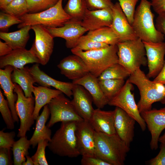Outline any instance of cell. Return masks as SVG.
<instances>
[{"label":"cell","instance_id":"obj_39","mask_svg":"<svg viewBox=\"0 0 165 165\" xmlns=\"http://www.w3.org/2000/svg\"><path fill=\"white\" fill-rule=\"evenodd\" d=\"M49 142L46 140H41L38 143L36 152L31 157L34 165H48L46 158L45 149Z\"/></svg>","mask_w":165,"mask_h":165},{"label":"cell","instance_id":"obj_40","mask_svg":"<svg viewBox=\"0 0 165 165\" xmlns=\"http://www.w3.org/2000/svg\"><path fill=\"white\" fill-rule=\"evenodd\" d=\"M22 22V20L19 17L4 12L0 13V30L1 32H6L11 26Z\"/></svg>","mask_w":165,"mask_h":165},{"label":"cell","instance_id":"obj_30","mask_svg":"<svg viewBox=\"0 0 165 165\" xmlns=\"http://www.w3.org/2000/svg\"><path fill=\"white\" fill-rule=\"evenodd\" d=\"M86 35L93 40L109 45H117L119 42L118 37L109 27L89 31Z\"/></svg>","mask_w":165,"mask_h":165},{"label":"cell","instance_id":"obj_16","mask_svg":"<svg viewBox=\"0 0 165 165\" xmlns=\"http://www.w3.org/2000/svg\"><path fill=\"white\" fill-rule=\"evenodd\" d=\"M112 9L113 21L111 27L118 37L119 42L138 38L118 2L114 4Z\"/></svg>","mask_w":165,"mask_h":165},{"label":"cell","instance_id":"obj_32","mask_svg":"<svg viewBox=\"0 0 165 165\" xmlns=\"http://www.w3.org/2000/svg\"><path fill=\"white\" fill-rule=\"evenodd\" d=\"M64 9L71 17V21L80 22L87 9L85 0H68Z\"/></svg>","mask_w":165,"mask_h":165},{"label":"cell","instance_id":"obj_3","mask_svg":"<svg viewBox=\"0 0 165 165\" xmlns=\"http://www.w3.org/2000/svg\"><path fill=\"white\" fill-rule=\"evenodd\" d=\"M151 7L150 1L141 0L135 9L131 26L137 37L143 42H163L164 35L157 30L154 24L155 15Z\"/></svg>","mask_w":165,"mask_h":165},{"label":"cell","instance_id":"obj_52","mask_svg":"<svg viewBox=\"0 0 165 165\" xmlns=\"http://www.w3.org/2000/svg\"><path fill=\"white\" fill-rule=\"evenodd\" d=\"M27 160L24 162L22 165H34V162L31 158L29 155L26 156Z\"/></svg>","mask_w":165,"mask_h":165},{"label":"cell","instance_id":"obj_34","mask_svg":"<svg viewBox=\"0 0 165 165\" xmlns=\"http://www.w3.org/2000/svg\"><path fill=\"white\" fill-rule=\"evenodd\" d=\"M130 75V73L123 66L117 63L106 68L98 79L99 80L107 79L125 80Z\"/></svg>","mask_w":165,"mask_h":165},{"label":"cell","instance_id":"obj_6","mask_svg":"<svg viewBox=\"0 0 165 165\" xmlns=\"http://www.w3.org/2000/svg\"><path fill=\"white\" fill-rule=\"evenodd\" d=\"M117 55L118 63L130 73H133L141 66L147 65L145 46L140 38L119 42Z\"/></svg>","mask_w":165,"mask_h":165},{"label":"cell","instance_id":"obj_36","mask_svg":"<svg viewBox=\"0 0 165 165\" xmlns=\"http://www.w3.org/2000/svg\"><path fill=\"white\" fill-rule=\"evenodd\" d=\"M0 112L8 129L13 130L15 125L12 112L7 100H6L0 90Z\"/></svg>","mask_w":165,"mask_h":165},{"label":"cell","instance_id":"obj_42","mask_svg":"<svg viewBox=\"0 0 165 165\" xmlns=\"http://www.w3.org/2000/svg\"><path fill=\"white\" fill-rule=\"evenodd\" d=\"M87 9L94 10L112 8L114 4L112 0H85Z\"/></svg>","mask_w":165,"mask_h":165},{"label":"cell","instance_id":"obj_33","mask_svg":"<svg viewBox=\"0 0 165 165\" xmlns=\"http://www.w3.org/2000/svg\"><path fill=\"white\" fill-rule=\"evenodd\" d=\"M125 83L124 80L122 79L99 80V83L101 88L108 101L118 93Z\"/></svg>","mask_w":165,"mask_h":165},{"label":"cell","instance_id":"obj_44","mask_svg":"<svg viewBox=\"0 0 165 165\" xmlns=\"http://www.w3.org/2000/svg\"><path fill=\"white\" fill-rule=\"evenodd\" d=\"M81 163L82 165H111L95 156H82Z\"/></svg>","mask_w":165,"mask_h":165},{"label":"cell","instance_id":"obj_29","mask_svg":"<svg viewBox=\"0 0 165 165\" xmlns=\"http://www.w3.org/2000/svg\"><path fill=\"white\" fill-rule=\"evenodd\" d=\"M11 78L13 83L17 84L21 87L26 97L33 96V84L35 82L30 73L29 68L27 67L21 69L14 68Z\"/></svg>","mask_w":165,"mask_h":165},{"label":"cell","instance_id":"obj_15","mask_svg":"<svg viewBox=\"0 0 165 165\" xmlns=\"http://www.w3.org/2000/svg\"><path fill=\"white\" fill-rule=\"evenodd\" d=\"M47 28L54 38L60 37L64 39L66 47L71 49L75 47L79 38L88 31L79 22L70 20L62 27Z\"/></svg>","mask_w":165,"mask_h":165},{"label":"cell","instance_id":"obj_43","mask_svg":"<svg viewBox=\"0 0 165 165\" xmlns=\"http://www.w3.org/2000/svg\"><path fill=\"white\" fill-rule=\"evenodd\" d=\"M16 136L15 131L5 132L4 129L0 131V148H5L11 149L15 142Z\"/></svg>","mask_w":165,"mask_h":165},{"label":"cell","instance_id":"obj_11","mask_svg":"<svg viewBox=\"0 0 165 165\" xmlns=\"http://www.w3.org/2000/svg\"><path fill=\"white\" fill-rule=\"evenodd\" d=\"M35 34V38L30 49L39 60L45 65L48 62L54 47L53 37L47 28L41 25L31 26Z\"/></svg>","mask_w":165,"mask_h":165},{"label":"cell","instance_id":"obj_20","mask_svg":"<svg viewBox=\"0 0 165 165\" xmlns=\"http://www.w3.org/2000/svg\"><path fill=\"white\" fill-rule=\"evenodd\" d=\"M72 91L73 105L83 120L89 121L94 110L91 96L83 87L78 84H75Z\"/></svg>","mask_w":165,"mask_h":165},{"label":"cell","instance_id":"obj_45","mask_svg":"<svg viewBox=\"0 0 165 165\" xmlns=\"http://www.w3.org/2000/svg\"><path fill=\"white\" fill-rule=\"evenodd\" d=\"M160 151L155 157L148 161L150 165H165V143H161Z\"/></svg>","mask_w":165,"mask_h":165},{"label":"cell","instance_id":"obj_28","mask_svg":"<svg viewBox=\"0 0 165 165\" xmlns=\"http://www.w3.org/2000/svg\"><path fill=\"white\" fill-rule=\"evenodd\" d=\"M31 26L27 25L17 31L11 32L1 31L0 38L13 50L25 48L29 38V31Z\"/></svg>","mask_w":165,"mask_h":165},{"label":"cell","instance_id":"obj_53","mask_svg":"<svg viewBox=\"0 0 165 165\" xmlns=\"http://www.w3.org/2000/svg\"><path fill=\"white\" fill-rule=\"evenodd\" d=\"M159 141L161 143H165V133L162 136L160 137Z\"/></svg>","mask_w":165,"mask_h":165},{"label":"cell","instance_id":"obj_24","mask_svg":"<svg viewBox=\"0 0 165 165\" xmlns=\"http://www.w3.org/2000/svg\"><path fill=\"white\" fill-rule=\"evenodd\" d=\"M14 68L10 65L6 66L3 69H0V85L3 91L4 94L8 101L9 107L15 123L19 122V118L16 109L15 104L17 95L14 93V86L11 75Z\"/></svg>","mask_w":165,"mask_h":165},{"label":"cell","instance_id":"obj_4","mask_svg":"<svg viewBox=\"0 0 165 165\" xmlns=\"http://www.w3.org/2000/svg\"><path fill=\"white\" fill-rule=\"evenodd\" d=\"M77 123L61 122L60 127L48 142L47 147L53 153L60 156L70 158L80 155L76 134Z\"/></svg>","mask_w":165,"mask_h":165},{"label":"cell","instance_id":"obj_13","mask_svg":"<svg viewBox=\"0 0 165 165\" xmlns=\"http://www.w3.org/2000/svg\"><path fill=\"white\" fill-rule=\"evenodd\" d=\"M143 42L148 69L146 75L149 79L154 78L160 72L165 63V42Z\"/></svg>","mask_w":165,"mask_h":165},{"label":"cell","instance_id":"obj_12","mask_svg":"<svg viewBox=\"0 0 165 165\" xmlns=\"http://www.w3.org/2000/svg\"><path fill=\"white\" fill-rule=\"evenodd\" d=\"M141 114L151 134L150 148L152 150H156L160 134L165 129V107L151 109Z\"/></svg>","mask_w":165,"mask_h":165},{"label":"cell","instance_id":"obj_38","mask_svg":"<svg viewBox=\"0 0 165 165\" xmlns=\"http://www.w3.org/2000/svg\"><path fill=\"white\" fill-rule=\"evenodd\" d=\"M59 0H26L28 12H41L54 6Z\"/></svg>","mask_w":165,"mask_h":165},{"label":"cell","instance_id":"obj_1","mask_svg":"<svg viewBox=\"0 0 165 165\" xmlns=\"http://www.w3.org/2000/svg\"><path fill=\"white\" fill-rule=\"evenodd\" d=\"M127 80L139 90L140 98L137 105L140 113L151 109L155 102L165 104V86L151 81L140 68L131 74Z\"/></svg>","mask_w":165,"mask_h":165},{"label":"cell","instance_id":"obj_48","mask_svg":"<svg viewBox=\"0 0 165 165\" xmlns=\"http://www.w3.org/2000/svg\"><path fill=\"white\" fill-rule=\"evenodd\" d=\"M155 25L157 30L164 35L165 39V15H158Z\"/></svg>","mask_w":165,"mask_h":165},{"label":"cell","instance_id":"obj_18","mask_svg":"<svg viewBox=\"0 0 165 165\" xmlns=\"http://www.w3.org/2000/svg\"><path fill=\"white\" fill-rule=\"evenodd\" d=\"M114 124L116 133L127 144L130 146L134 136L136 120L121 108L115 110Z\"/></svg>","mask_w":165,"mask_h":165},{"label":"cell","instance_id":"obj_49","mask_svg":"<svg viewBox=\"0 0 165 165\" xmlns=\"http://www.w3.org/2000/svg\"><path fill=\"white\" fill-rule=\"evenodd\" d=\"M13 50L6 42L0 41V57L5 56Z\"/></svg>","mask_w":165,"mask_h":165},{"label":"cell","instance_id":"obj_37","mask_svg":"<svg viewBox=\"0 0 165 165\" xmlns=\"http://www.w3.org/2000/svg\"><path fill=\"white\" fill-rule=\"evenodd\" d=\"M3 11L19 18L28 12L27 1L13 0Z\"/></svg>","mask_w":165,"mask_h":165},{"label":"cell","instance_id":"obj_23","mask_svg":"<svg viewBox=\"0 0 165 165\" xmlns=\"http://www.w3.org/2000/svg\"><path fill=\"white\" fill-rule=\"evenodd\" d=\"M72 82L82 86L88 92L97 108H102L108 104V101L101 88L98 78L90 72L80 79L72 81Z\"/></svg>","mask_w":165,"mask_h":165},{"label":"cell","instance_id":"obj_8","mask_svg":"<svg viewBox=\"0 0 165 165\" xmlns=\"http://www.w3.org/2000/svg\"><path fill=\"white\" fill-rule=\"evenodd\" d=\"M14 92L17 95L15 104L16 109L19 118L20 124L17 137H24L27 131L34 124L33 114L35 109V99L33 96L26 97L21 87L16 83H14Z\"/></svg>","mask_w":165,"mask_h":165},{"label":"cell","instance_id":"obj_35","mask_svg":"<svg viewBox=\"0 0 165 165\" xmlns=\"http://www.w3.org/2000/svg\"><path fill=\"white\" fill-rule=\"evenodd\" d=\"M109 45L93 40L86 35H83L79 38L76 46L74 48L86 51L104 48Z\"/></svg>","mask_w":165,"mask_h":165},{"label":"cell","instance_id":"obj_7","mask_svg":"<svg viewBox=\"0 0 165 165\" xmlns=\"http://www.w3.org/2000/svg\"><path fill=\"white\" fill-rule=\"evenodd\" d=\"M63 0H59L54 6L42 11L35 13H27L20 17L22 21L18 28H20L27 25H41L48 28H56L63 26L71 19L62 6Z\"/></svg>","mask_w":165,"mask_h":165},{"label":"cell","instance_id":"obj_22","mask_svg":"<svg viewBox=\"0 0 165 165\" xmlns=\"http://www.w3.org/2000/svg\"><path fill=\"white\" fill-rule=\"evenodd\" d=\"M33 63L40 64L38 59L31 51L25 48L13 50L9 54L0 58L1 69L8 65L21 69L27 64Z\"/></svg>","mask_w":165,"mask_h":165},{"label":"cell","instance_id":"obj_14","mask_svg":"<svg viewBox=\"0 0 165 165\" xmlns=\"http://www.w3.org/2000/svg\"><path fill=\"white\" fill-rule=\"evenodd\" d=\"M95 131L89 121L77 123L76 134L79 151L82 156L95 155Z\"/></svg>","mask_w":165,"mask_h":165},{"label":"cell","instance_id":"obj_50","mask_svg":"<svg viewBox=\"0 0 165 165\" xmlns=\"http://www.w3.org/2000/svg\"><path fill=\"white\" fill-rule=\"evenodd\" d=\"M153 81L165 85V63L162 70Z\"/></svg>","mask_w":165,"mask_h":165},{"label":"cell","instance_id":"obj_26","mask_svg":"<svg viewBox=\"0 0 165 165\" xmlns=\"http://www.w3.org/2000/svg\"><path fill=\"white\" fill-rule=\"evenodd\" d=\"M50 115L48 105L47 104L44 106L42 112L36 120L35 130L30 140L32 148H34L41 140H51V130L46 124Z\"/></svg>","mask_w":165,"mask_h":165},{"label":"cell","instance_id":"obj_10","mask_svg":"<svg viewBox=\"0 0 165 165\" xmlns=\"http://www.w3.org/2000/svg\"><path fill=\"white\" fill-rule=\"evenodd\" d=\"M133 89V84L127 80L121 90L109 101L108 104L123 109L136 120L142 130L144 131L146 129V124L141 116L134 94L132 92Z\"/></svg>","mask_w":165,"mask_h":165},{"label":"cell","instance_id":"obj_21","mask_svg":"<svg viewBox=\"0 0 165 165\" xmlns=\"http://www.w3.org/2000/svg\"><path fill=\"white\" fill-rule=\"evenodd\" d=\"M39 64L35 63L29 68L30 73L35 82L42 86L49 88L52 86L71 98L75 84L72 82H63L53 79L40 69Z\"/></svg>","mask_w":165,"mask_h":165},{"label":"cell","instance_id":"obj_17","mask_svg":"<svg viewBox=\"0 0 165 165\" xmlns=\"http://www.w3.org/2000/svg\"><path fill=\"white\" fill-rule=\"evenodd\" d=\"M57 67L61 74L72 81L80 79L89 72L82 59L74 54L63 59Z\"/></svg>","mask_w":165,"mask_h":165},{"label":"cell","instance_id":"obj_25","mask_svg":"<svg viewBox=\"0 0 165 165\" xmlns=\"http://www.w3.org/2000/svg\"><path fill=\"white\" fill-rule=\"evenodd\" d=\"M115 111L94 110L89 122L94 130L108 134H116L114 121Z\"/></svg>","mask_w":165,"mask_h":165},{"label":"cell","instance_id":"obj_27","mask_svg":"<svg viewBox=\"0 0 165 165\" xmlns=\"http://www.w3.org/2000/svg\"><path fill=\"white\" fill-rule=\"evenodd\" d=\"M33 93L35 99L33 117L34 120H36L39 116L40 111L42 108L48 104L52 99L62 93L57 89H52L49 87L40 86H34Z\"/></svg>","mask_w":165,"mask_h":165},{"label":"cell","instance_id":"obj_2","mask_svg":"<svg viewBox=\"0 0 165 165\" xmlns=\"http://www.w3.org/2000/svg\"><path fill=\"white\" fill-rule=\"evenodd\" d=\"M130 147L116 133L95 131V155L111 165H123Z\"/></svg>","mask_w":165,"mask_h":165},{"label":"cell","instance_id":"obj_5","mask_svg":"<svg viewBox=\"0 0 165 165\" xmlns=\"http://www.w3.org/2000/svg\"><path fill=\"white\" fill-rule=\"evenodd\" d=\"M73 54L79 56L83 61L90 73L98 78L106 68L118 63V48L117 45H110L101 49L83 51L73 48Z\"/></svg>","mask_w":165,"mask_h":165},{"label":"cell","instance_id":"obj_9","mask_svg":"<svg viewBox=\"0 0 165 165\" xmlns=\"http://www.w3.org/2000/svg\"><path fill=\"white\" fill-rule=\"evenodd\" d=\"M63 93L52 99L48 104L50 117L47 126L50 128L59 122L78 123L84 120L75 110L71 101Z\"/></svg>","mask_w":165,"mask_h":165},{"label":"cell","instance_id":"obj_51","mask_svg":"<svg viewBox=\"0 0 165 165\" xmlns=\"http://www.w3.org/2000/svg\"><path fill=\"white\" fill-rule=\"evenodd\" d=\"M13 0H0V8L3 11L6 7Z\"/></svg>","mask_w":165,"mask_h":165},{"label":"cell","instance_id":"obj_19","mask_svg":"<svg viewBox=\"0 0 165 165\" xmlns=\"http://www.w3.org/2000/svg\"><path fill=\"white\" fill-rule=\"evenodd\" d=\"M113 21L112 8L90 10L87 9L80 24L88 31L104 27H111Z\"/></svg>","mask_w":165,"mask_h":165},{"label":"cell","instance_id":"obj_46","mask_svg":"<svg viewBox=\"0 0 165 165\" xmlns=\"http://www.w3.org/2000/svg\"><path fill=\"white\" fill-rule=\"evenodd\" d=\"M11 149L0 148V165H12L13 161L11 159Z\"/></svg>","mask_w":165,"mask_h":165},{"label":"cell","instance_id":"obj_31","mask_svg":"<svg viewBox=\"0 0 165 165\" xmlns=\"http://www.w3.org/2000/svg\"><path fill=\"white\" fill-rule=\"evenodd\" d=\"M30 145V141L26 136L20 137L15 141L12 148L14 165H22L25 161L26 156L29 154Z\"/></svg>","mask_w":165,"mask_h":165},{"label":"cell","instance_id":"obj_41","mask_svg":"<svg viewBox=\"0 0 165 165\" xmlns=\"http://www.w3.org/2000/svg\"><path fill=\"white\" fill-rule=\"evenodd\" d=\"M120 6L131 25L133 21L136 6L138 0H118Z\"/></svg>","mask_w":165,"mask_h":165},{"label":"cell","instance_id":"obj_47","mask_svg":"<svg viewBox=\"0 0 165 165\" xmlns=\"http://www.w3.org/2000/svg\"><path fill=\"white\" fill-rule=\"evenodd\" d=\"M151 6L158 15H165V0H151Z\"/></svg>","mask_w":165,"mask_h":165}]
</instances>
